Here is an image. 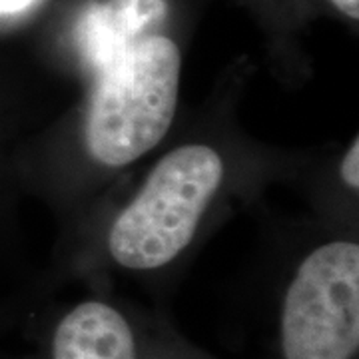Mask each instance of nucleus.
Here are the masks:
<instances>
[{
  "label": "nucleus",
  "mask_w": 359,
  "mask_h": 359,
  "mask_svg": "<svg viewBox=\"0 0 359 359\" xmlns=\"http://www.w3.org/2000/svg\"><path fill=\"white\" fill-rule=\"evenodd\" d=\"M180 50L160 34L140 36L98 70L84 142L106 168H122L156 148L178 106Z\"/></svg>",
  "instance_id": "obj_1"
},
{
  "label": "nucleus",
  "mask_w": 359,
  "mask_h": 359,
  "mask_svg": "<svg viewBox=\"0 0 359 359\" xmlns=\"http://www.w3.org/2000/svg\"><path fill=\"white\" fill-rule=\"evenodd\" d=\"M224 178L219 154L204 144L168 152L114 219L108 248L120 266L158 269L192 242L198 224Z\"/></svg>",
  "instance_id": "obj_2"
},
{
  "label": "nucleus",
  "mask_w": 359,
  "mask_h": 359,
  "mask_svg": "<svg viewBox=\"0 0 359 359\" xmlns=\"http://www.w3.org/2000/svg\"><path fill=\"white\" fill-rule=\"evenodd\" d=\"M358 347L359 245H320L302 262L283 297V358L351 359Z\"/></svg>",
  "instance_id": "obj_3"
},
{
  "label": "nucleus",
  "mask_w": 359,
  "mask_h": 359,
  "mask_svg": "<svg viewBox=\"0 0 359 359\" xmlns=\"http://www.w3.org/2000/svg\"><path fill=\"white\" fill-rule=\"evenodd\" d=\"M54 359H138L128 321L102 302H84L60 320Z\"/></svg>",
  "instance_id": "obj_4"
},
{
  "label": "nucleus",
  "mask_w": 359,
  "mask_h": 359,
  "mask_svg": "<svg viewBox=\"0 0 359 359\" xmlns=\"http://www.w3.org/2000/svg\"><path fill=\"white\" fill-rule=\"evenodd\" d=\"M164 0H110L96 4L84 14L78 36L80 46L96 70L130 46L146 26L162 20Z\"/></svg>",
  "instance_id": "obj_5"
},
{
  "label": "nucleus",
  "mask_w": 359,
  "mask_h": 359,
  "mask_svg": "<svg viewBox=\"0 0 359 359\" xmlns=\"http://www.w3.org/2000/svg\"><path fill=\"white\" fill-rule=\"evenodd\" d=\"M339 176L346 182L347 188H359V138L351 142L349 150L341 160V166H339Z\"/></svg>",
  "instance_id": "obj_6"
},
{
  "label": "nucleus",
  "mask_w": 359,
  "mask_h": 359,
  "mask_svg": "<svg viewBox=\"0 0 359 359\" xmlns=\"http://www.w3.org/2000/svg\"><path fill=\"white\" fill-rule=\"evenodd\" d=\"M339 13H344L349 18H359V0H330Z\"/></svg>",
  "instance_id": "obj_7"
},
{
  "label": "nucleus",
  "mask_w": 359,
  "mask_h": 359,
  "mask_svg": "<svg viewBox=\"0 0 359 359\" xmlns=\"http://www.w3.org/2000/svg\"><path fill=\"white\" fill-rule=\"evenodd\" d=\"M32 0H0V13H14L28 6Z\"/></svg>",
  "instance_id": "obj_8"
}]
</instances>
